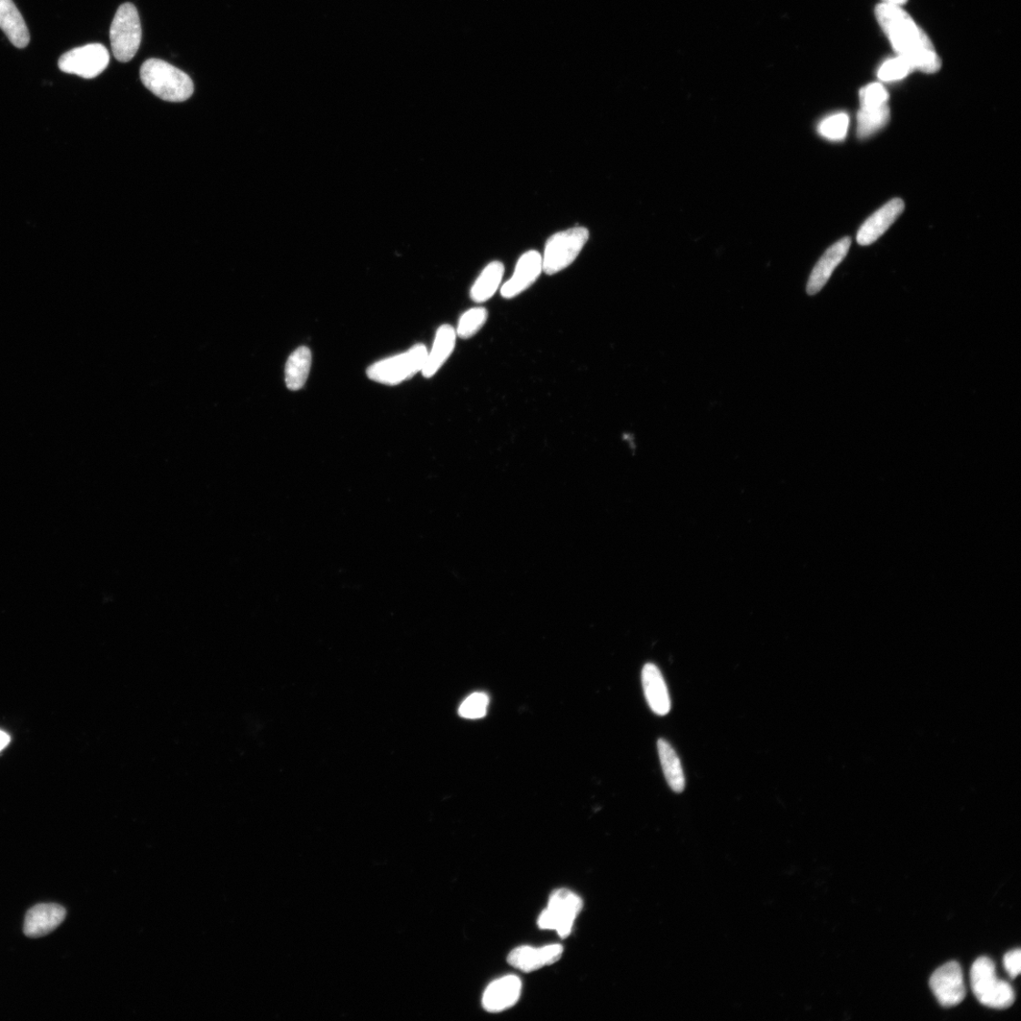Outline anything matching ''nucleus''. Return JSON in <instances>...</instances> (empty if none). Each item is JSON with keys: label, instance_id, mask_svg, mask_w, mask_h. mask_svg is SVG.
I'll return each mask as SVG.
<instances>
[{"label": "nucleus", "instance_id": "obj_22", "mask_svg": "<svg viewBox=\"0 0 1021 1021\" xmlns=\"http://www.w3.org/2000/svg\"><path fill=\"white\" fill-rule=\"evenodd\" d=\"M857 136L865 139L885 127L890 120V107L885 105L876 109H860L857 116Z\"/></svg>", "mask_w": 1021, "mask_h": 1021}, {"label": "nucleus", "instance_id": "obj_6", "mask_svg": "<svg viewBox=\"0 0 1021 1021\" xmlns=\"http://www.w3.org/2000/svg\"><path fill=\"white\" fill-rule=\"evenodd\" d=\"M142 39L140 18L132 4L121 5L110 29V41L115 58L129 62L136 55Z\"/></svg>", "mask_w": 1021, "mask_h": 1021}, {"label": "nucleus", "instance_id": "obj_13", "mask_svg": "<svg viewBox=\"0 0 1021 1021\" xmlns=\"http://www.w3.org/2000/svg\"><path fill=\"white\" fill-rule=\"evenodd\" d=\"M851 246L850 238H844L824 252L816 263L807 284V293L814 296L828 283L834 272L846 257Z\"/></svg>", "mask_w": 1021, "mask_h": 1021}, {"label": "nucleus", "instance_id": "obj_3", "mask_svg": "<svg viewBox=\"0 0 1021 1021\" xmlns=\"http://www.w3.org/2000/svg\"><path fill=\"white\" fill-rule=\"evenodd\" d=\"M970 980L972 991L983 1006L1003 1010L1015 1003L1014 989L996 977V966L991 959H977L971 967Z\"/></svg>", "mask_w": 1021, "mask_h": 1021}, {"label": "nucleus", "instance_id": "obj_26", "mask_svg": "<svg viewBox=\"0 0 1021 1021\" xmlns=\"http://www.w3.org/2000/svg\"><path fill=\"white\" fill-rule=\"evenodd\" d=\"M915 70L912 65L901 56L887 60L880 67L878 77L883 82H895L905 79Z\"/></svg>", "mask_w": 1021, "mask_h": 1021}, {"label": "nucleus", "instance_id": "obj_21", "mask_svg": "<svg viewBox=\"0 0 1021 1021\" xmlns=\"http://www.w3.org/2000/svg\"><path fill=\"white\" fill-rule=\"evenodd\" d=\"M310 367L311 352L308 348L301 347L289 356L286 364L285 380L290 391H298L305 386Z\"/></svg>", "mask_w": 1021, "mask_h": 1021}, {"label": "nucleus", "instance_id": "obj_16", "mask_svg": "<svg viewBox=\"0 0 1021 1021\" xmlns=\"http://www.w3.org/2000/svg\"><path fill=\"white\" fill-rule=\"evenodd\" d=\"M642 686L650 709L660 716L667 715L672 708L669 691L661 670L648 663L642 670Z\"/></svg>", "mask_w": 1021, "mask_h": 1021}, {"label": "nucleus", "instance_id": "obj_15", "mask_svg": "<svg viewBox=\"0 0 1021 1021\" xmlns=\"http://www.w3.org/2000/svg\"><path fill=\"white\" fill-rule=\"evenodd\" d=\"M66 915L65 908L58 905H38L27 913L24 933L33 938L46 935L61 925Z\"/></svg>", "mask_w": 1021, "mask_h": 1021}, {"label": "nucleus", "instance_id": "obj_28", "mask_svg": "<svg viewBox=\"0 0 1021 1021\" xmlns=\"http://www.w3.org/2000/svg\"><path fill=\"white\" fill-rule=\"evenodd\" d=\"M1004 964H1005V967L1007 970L1011 978L1012 979L1016 978L1019 976L1020 969H1021L1020 968V965H1021V952H1020V950L1017 949V950H1015V951H1012V952H1009L1008 954H1006L1005 955V958H1004Z\"/></svg>", "mask_w": 1021, "mask_h": 1021}, {"label": "nucleus", "instance_id": "obj_18", "mask_svg": "<svg viewBox=\"0 0 1021 1021\" xmlns=\"http://www.w3.org/2000/svg\"><path fill=\"white\" fill-rule=\"evenodd\" d=\"M456 336L455 329L450 325H444L437 330L432 349L428 353L421 371L425 378L433 377L444 366L454 350Z\"/></svg>", "mask_w": 1021, "mask_h": 1021}, {"label": "nucleus", "instance_id": "obj_5", "mask_svg": "<svg viewBox=\"0 0 1021 1021\" xmlns=\"http://www.w3.org/2000/svg\"><path fill=\"white\" fill-rule=\"evenodd\" d=\"M428 353L426 346H413L402 354L374 363L368 369V377L381 384L398 385L422 371Z\"/></svg>", "mask_w": 1021, "mask_h": 1021}, {"label": "nucleus", "instance_id": "obj_4", "mask_svg": "<svg viewBox=\"0 0 1021 1021\" xmlns=\"http://www.w3.org/2000/svg\"><path fill=\"white\" fill-rule=\"evenodd\" d=\"M590 238L586 227H577L552 235L542 257L543 271L555 275L568 268L577 258Z\"/></svg>", "mask_w": 1021, "mask_h": 1021}, {"label": "nucleus", "instance_id": "obj_8", "mask_svg": "<svg viewBox=\"0 0 1021 1021\" xmlns=\"http://www.w3.org/2000/svg\"><path fill=\"white\" fill-rule=\"evenodd\" d=\"M110 61L107 48L102 44H89L66 53L59 59V68L68 75L93 79L102 75Z\"/></svg>", "mask_w": 1021, "mask_h": 1021}, {"label": "nucleus", "instance_id": "obj_7", "mask_svg": "<svg viewBox=\"0 0 1021 1021\" xmlns=\"http://www.w3.org/2000/svg\"><path fill=\"white\" fill-rule=\"evenodd\" d=\"M581 909V898L575 893L565 888L555 890L550 895L548 907L540 915L539 927L556 931L559 936L567 938Z\"/></svg>", "mask_w": 1021, "mask_h": 1021}, {"label": "nucleus", "instance_id": "obj_30", "mask_svg": "<svg viewBox=\"0 0 1021 1021\" xmlns=\"http://www.w3.org/2000/svg\"><path fill=\"white\" fill-rule=\"evenodd\" d=\"M884 4L902 6L908 3V0H883Z\"/></svg>", "mask_w": 1021, "mask_h": 1021}, {"label": "nucleus", "instance_id": "obj_2", "mask_svg": "<svg viewBox=\"0 0 1021 1021\" xmlns=\"http://www.w3.org/2000/svg\"><path fill=\"white\" fill-rule=\"evenodd\" d=\"M140 78L146 87L166 102H185L194 91L193 82L184 71L159 59L146 61Z\"/></svg>", "mask_w": 1021, "mask_h": 1021}, {"label": "nucleus", "instance_id": "obj_12", "mask_svg": "<svg viewBox=\"0 0 1021 1021\" xmlns=\"http://www.w3.org/2000/svg\"><path fill=\"white\" fill-rule=\"evenodd\" d=\"M521 989V980L515 976L498 979L486 987L482 996V1006L490 1013L503 1012L519 1002Z\"/></svg>", "mask_w": 1021, "mask_h": 1021}, {"label": "nucleus", "instance_id": "obj_23", "mask_svg": "<svg viewBox=\"0 0 1021 1021\" xmlns=\"http://www.w3.org/2000/svg\"><path fill=\"white\" fill-rule=\"evenodd\" d=\"M489 312L484 308H473L460 318L456 334L464 339L472 338L485 325Z\"/></svg>", "mask_w": 1021, "mask_h": 1021}, {"label": "nucleus", "instance_id": "obj_20", "mask_svg": "<svg viewBox=\"0 0 1021 1021\" xmlns=\"http://www.w3.org/2000/svg\"><path fill=\"white\" fill-rule=\"evenodd\" d=\"M503 275L504 266L501 262L493 261L486 266L472 286L471 299L476 303H484L492 298L501 283Z\"/></svg>", "mask_w": 1021, "mask_h": 1021}, {"label": "nucleus", "instance_id": "obj_29", "mask_svg": "<svg viewBox=\"0 0 1021 1021\" xmlns=\"http://www.w3.org/2000/svg\"><path fill=\"white\" fill-rule=\"evenodd\" d=\"M10 742H11L10 736L6 733H5L3 731H0V752H2L5 748H6L8 746Z\"/></svg>", "mask_w": 1021, "mask_h": 1021}, {"label": "nucleus", "instance_id": "obj_27", "mask_svg": "<svg viewBox=\"0 0 1021 1021\" xmlns=\"http://www.w3.org/2000/svg\"><path fill=\"white\" fill-rule=\"evenodd\" d=\"M889 93L879 83L870 84L860 91L861 109H876L887 105Z\"/></svg>", "mask_w": 1021, "mask_h": 1021}, {"label": "nucleus", "instance_id": "obj_14", "mask_svg": "<svg viewBox=\"0 0 1021 1021\" xmlns=\"http://www.w3.org/2000/svg\"><path fill=\"white\" fill-rule=\"evenodd\" d=\"M905 207L902 199H894L874 212L861 227L857 241L860 246L866 247L880 238L889 227L902 215Z\"/></svg>", "mask_w": 1021, "mask_h": 1021}, {"label": "nucleus", "instance_id": "obj_25", "mask_svg": "<svg viewBox=\"0 0 1021 1021\" xmlns=\"http://www.w3.org/2000/svg\"><path fill=\"white\" fill-rule=\"evenodd\" d=\"M489 706V695L484 692H475L461 703L458 713L465 719H480L488 713Z\"/></svg>", "mask_w": 1021, "mask_h": 1021}, {"label": "nucleus", "instance_id": "obj_10", "mask_svg": "<svg viewBox=\"0 0 1021 1021\" xmlns=\"http://www.w3.org/2000/svg\"><path fill=\"white\" fill-rule=\"evenodd\" d=\"M542 271V256L538 251L526 252L519 259L513 277L501 287V297L512 299L520 296L537 281Z\"/></svg>", "mask_w": 1021, "mask_h": 1021}, {"label": "nucleus", "instance_id": "obj_17", "mask_svg": "<svg viewBox=\"0 0 1021 1021\" xmlns=\"http://www.w3.org/2000/svg\"><path fill=\"white\" fill-rule=\"evenodd\" d=\"M0 29L18 48L26 47L30 43V33L25 20L13 0H0Z\"/></svg>", "mask_w": 1021, "mask_h": 1021}, {"label": "nucleus", "instance_id": "obj_1", "mask_svg": "<svg viewBox=\"0 0 1021 1021\" xmlns=\"http://www.w3.org/2000/svg\"><path fill=\"white\" fill-rule=\"evenodd\" d=\"M874 14L897 56L915 70L929 75L939 71L942 62L932 41L901 6L881 4Z\"/></svg>", "mask_w": 1021, "mask_h": 1021}, {"label": "nucleus", "instance_id": "obj_19", "mask_svg": "<svg viewBox=\"0 0 1021 1021\" xmlns=\"http://www.w3.org/2000/svg\"><path fill=\"white\" fill-rule=\"evenodd\" d=\"M658 749L662 767L669 786L674 793H682L686 787L685 774L675 750L664 739L659 740Z\"/></svg>", "mask_w": 1021, "mask_h": 1021}, {"label": "nucleus", "instance_id": "obj_9", "mask_svg": "<svg viewBox=\"0 0 1021 1021\" xmlns=\"http://www.w3.org/2000/svg\"><path fill=\"white\" fill-rule=\"evenodd\" d=\"M930 986L944 1007L956 1006L965 998L963 971L957 962H949L939 967L930 980Z\"/></svg>", "mask_w": 1021, "mask_h": 1021}, {"label": "nucleus", "instance_id": "obj_24", "mask_svg": "<svg viewBox=\"0 0 1021 1021\" xmlns=\"http://www.w3.org/2000/svg\"><path fill=\"white\" fill-rule=\"evenodd\" d=\"M849 116L839 113L825 117L818 126L819 134L826 139L833 141L844 140L847 135Z\"/></svg>", "mask_w": 1021, "mask_h": 1021}, {"label": "nucleus", "instance_id": "obj_11", "mask_svg": "<svg viewBox=\"0 0 1021 1021\" xmlns=\"http://www.w3.org/2000/svg\"><path fill=\"white\" fill-rule=\"evenodd\" d=\"M563 946L559 944L548 945L540 949L529 945L516 947L508 955V963L526 974L539 970L546 965H551L561 960L563 955Z\"/></svg>", "mask_w": 1021, "mask_h": 1021}]
</instances>
